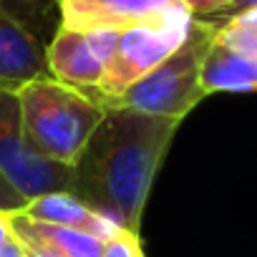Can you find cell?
I'll list each match as a JSON object with an SVG mask.
<instances>
[{
  "label": "cell",
  "mask_w": 257,
  "mask_h": 257,
  "mask_svg": "<svg viewBox=\"0 0 257 257\" xmlns=\"http://www.w3.org/2000/svg\"><path fill=\"white\" fill-rule=\"evenodd\" d=\"M219 26L209 18H194L184 43L154 71L128 86L111 106L137 108L142 113L182 121L207 93L202 88V66L217 41Z\"/></svg>",
  "instance_id": "cell-3"
},
{
  "label": "cell",
  "mask_w": 257,
  "mask_h": 257,
  "mask_svg": "<svg viewBox=\"0 0 257 257\" xmlns=\"http://www.w3.org/2000/svg\"><path fill=\"white\" fill-rule=\"evenodd\" d=\"M36 222H48V224H61V227H73L81 232H88L98 237L101 242H108L121 232V227L96 209H91L86 202H81L73 192H51L43 197H36L28 202L26 212H21Z\"/></svg>",
  "instance_id": "cell-9"
},
{
  "label": "cell",
  "mask_w": 257,
  "mask_h": 257,
  "mask_svg": "<svg viewBox=\"0 0 257 257\" xmlns=\"http://www.w3.org/2000/svg\"><path fill=\"white\" fill-rule=\"evenodd\" d=\"M101 257H144V252H142V242H139L137 234L121 229L116 237H111L103 244Z\"/></svg>",
  "instance_id": "cell-13"
},
{
  "label": "cell",
  "mask_w": 257,
  "mask_h": 257,
  "mask_svg": "<svg viewBox=\"0 0 257 257\" xmlns=\"http://www.w3.org/2000/svg\"><path fill=\"white\" fill-rule=\"evenodd\" d=\"M13 229L23 244L43 247L48 252H56L58 257H101L103 244H106L88 232L48 224V222H36L26 214H13Z\"/></svg>",
  "instance_id": "cell-10"
},
{
  "label": "cell",
  "mask_w": 257,
  "mask_h": 257,
  "mask_svg": "<svg viewBox=\"0 0 257 257\" xmlns=\"http://www.w3.org/2000/svg\"><path fill=\"white\" fill-rule=\"evenodd\" d=\"M26 207H28V199L16 189V184L3 174V169H0V212L21 214V212H26Z\"/></svg>",
  "instance_id": "cell-14"
},
{
  "label": "cell",
  "mask_w": 257,
  "mask_h": 257,
  "mask_svg": "<svg viewBox=\"0 0 257 257\" xmlns=\"http://www.w3.org/2000/svg\"><path fill=\"white\" fill-rule=\"evenodd\" d=\"M217 41L224 43L227 48L237 51V53L257 58V26H242V23H234V21L219 23Z\"/></svg>",
  "instance_id": "cell-12"
},
{
  "label": "cell",
  "mask_w": 257,
  "mask_h": 257,
  "mask_svg": "<svg viewBox=\"0 0 257 257\" xmlns=\"http://www.w3.org/2000/svg\"><path fill=\"white\" fill-rule=\"evenodd\" d=\"M229 21H234V23H242V26H257V6H252V8H247V11H239L237 16H232ZM227 23V21H224ZM219 26V23H217Z\"/></svg>",
  "instance_id": "cell-19"
},
{
  "label": "cell",
  "mask_w": 257,
  "mask_h": 257,
  "mask_svg": "<svg viewBox=\"0 0 257 257\" xmlns=\"http://www.w3.org/2000/svg\"><path fill=\"white\" fill-rule=\"evenodd\" d=\"M0 257H26V244L21 242V237H18V234H13V237L8 239V244L3 247Z\"/></svg>",
  "instance_id": "cell-18"
},
{
  "label": "cell",
  "mask_w": 257,
  "mask_h": 257,
  "mask_svg": "<svg viewBox=\"0 0 257 257\" xmlns=\"http://www.w3.org/2000/svg\"><path fill=\"white\" fill-rule=\"evenodd\" d=\"M46 63H48V73L56 81L73 86L78 91L98 88L106 71V63L91 48L88 36L83 31L66 28V26H58L56 36L51 38L46 48Z\"/></svg>",
  "instance_id": "cell-8"
},
{
  "label": "cell",
  "mask_w": 257,
  "mask_h": 257,
  "mask_svg": "<svg viewBox=\"0 0 257 257\" xmlns=\"http://www.w3.org/2000/svg\"><path fill=\"white\" fill-rule=\"evenodd\" d=\"M179 123L137 108L108 106L73 164V194L139 237L152 182Z\"/></svg>",
  "instance_id": "cell-1"
},
{
  "label": "cell",
  "mask_w": 257,
  "mask_h": 257,
  "mask_svg": "<svg viewBox=\"0 0 257 257\" xmlns=\"http://www.w3.org/2000/svg\"><path fill=\"white\" fill-rule=\"evenodd\" d=\"M252 6H257V0H234V3H232L227 11H222L219 16H212L209 21H214V23H224V21H229L232 16H237L239 11H247V8H252Z\"/></svg>",
  "instance_id": "cell-16"
},
{
  "label": "cell",
  "mask_w": 257,
  "mask_h": 257,
  "mask_svg": "<svg viewBox=\"0 0 257 257\" xmlns=\"http://www.w3.org/2000/svg\"><path fill=\"white\" fill-rule=\"evenodd\" d=\"M192 21V13H182L157 26H137L121 31L116 53L108 61L98 88H88L86 93L96 98L103 108H108L128 86H134L139 78L154 71L184 43Z\"/></svg>",
  "instance_id": "cell-4"
},
{
  "label": "cell",
  "mask_w": 257,
  "mask_h": 257,
  "mask_svg": "<svg viewBox=\"0 0 257 257\" xmlns=\"http://www.w3.org/2000/svg\"><path fill=\"white\" fill-rule=\"evenodd\" d=\"M0 169L28 202L51 192H73L76 169L43 159L28 147L18 91H0Z\"/></svg>",
  "instance_id": "cell-5"
},
{
  "label": "cell",
  "mask_w": 257,
  "mask_h": 257,
  "mask_svg": "<svg viewBox=\"0 0 257 257\" xmlns=\"http://www.w3.org/2000/svg\"><path fill=\"white\" fill-rule=\"evenodd\" d=\"M48 63L33 31L0 0V91H21L36 78H46Z\"/></svg>",
  "instance_id": "cell-7"
},
{
  "label": "cell",
  "mask_w": 257,
  "mask_h": 257,
  "mask_svg": "<svg viewBox=\"0 0 257 257\" xmlns=\"http://www.w3.org/2000/svg\"><path fill=\"white\" fill-rule=\"evenodd\" d=\"M61 26L76 31H128L157 26L174 16L189 13L182 0H56Z\"/></svg>",
  "instance_id": "cell-6"
},
{
  "label": "cell",
  "mask_w": 257,
  "mask_h": 257,
  "mask_svg": "<svg viewBox=\"0 0 257 257\" xmlns=\"http://www.w3.org/2000/svg\"><path fill=\"white\" fill-rule=\"evenodd\" d=\"M28 147L43 159L73 167L101 123L106 108L86 91L66 86L53 76L36 78L18 91Z\"/></svg>",
  "instance_id": "cell-2"
},
{
  "label": "cell",
  "mask_w": 257,
  "mask_h": 257,
  "mask_svg": "<svg viewBox=\"0 0 257 257\" xmlns=\"http://www.w3.org/2000/svg\"><path fill=\"white\" fill-rule=\"evenodd\" d=\"M26 257H58L56 252H48V249H43V247H31V244H26Z\"/></svg>",
  "instance_id": "cell-20"
},
{
  "label": "cell",
  "mask_w": 257,
  "mask_h": 257,
  "mask_svg": "<svg viewBox=\"0 0 257 257\" xmlns=\"http://www.w3.org/2000/svg\"><path fill=\"white\" fill-rule=\"evenodd\" d=\"M202 88L207 96L257 91V58L214 41L202 66Z\"/></svg>",
  "instance_id": "cell-11"
},
{
  "label": "cell",
  "mask_w": 257,
  "mask_h": 257,
  "mask_svg": "<svg viewBox=\"0 0 257 257\" xmlns=\"http://www.w3.org/2000/svg\"><path fill=\"white\" fill-rule=\"evenodd\" d=\"M13 234H16V229H13V214L0 212V252H3V247L8 244V239Z\"/></svg>",
  "instance_id": "cell-17"
},
{
  "label": "cell",
  "mask_w": 257,
  "mask_h": 257,
  "mask_svg": "<svg viewBox=\"0 0 257 257\" xmlns=\"http://www.w3.org/2000/svg\"><path fill=\"white\" fill-rule=\"evenodd\" d=\"M182 3L189 8V13L194 18H212V16H219L222 11H227L234 0H182Z\"/></svg>",
  "instance_id": "cell-15"
}]
</instances>
